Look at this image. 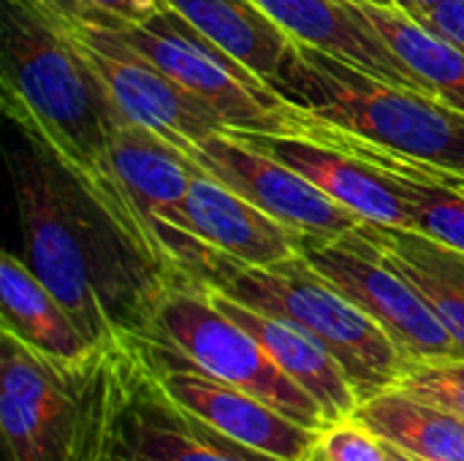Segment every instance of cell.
Wrapping results in <instances>:
<instances>
[{"label": "cell", "mask_w": 464, "mask_h": 461, "mask_svg": "<svg viewBox=\"0 0 464 461\" xmlns=\"http://www.w3.org/2000/svg\"><path fill=\"white\" fill-rule=\"evenodd\" d=\"M24 264L79 331L103 348L147 337L179 283L54 155L19 133L8 155Z\"/></svg>", "instance_id": "1"}, {"label": "cell", "mask_w": 464, "mask_h": 461, "mask_svg": "<svg viewBox=\"0 0 464 461\" xmlns=\"http://www.w3.org/2000/svg\"><path fill=\"white\" fill-rule=\"evenodd\" d=\"M3 109L22 136L79 177L144 245L120 196L111 147L125 122L106 87L54 19L30 0H3ZM147 247V245H144Z\"/></svg>", "instance_id": "2"}, {"label": "cell", "mask_w": 464, "mask_h": 461, "mask_svg": "<svg viewBox=\"0 0 464 461\" xmlns=\"http://www.w3.org/2000/svg\"><path fill=\"white\" fill-rule=\"evenodd\" d=\"M272 90L296 109L383 149L464 177V114L310 43H294Z\"/></svg>", "instance_id": "3"}, {"label": "cell", "mask_w": 464, "mask_h": 461, "mask_svg": "<svg viewBox=\"0 0 464 461\" xmlns=\"http://www.w3.org/2000/svg\"><path fill=\"white\" fill-rule=\"evenodd\" d=\"M196 288L283 318L315 337L343 364L359 402L392 389L408 361L394 340L318 274L304 255L275 266H247L212 247Z\"/></svg>", "instance_id": "4"}, {"label": "cell", "mask_w": 464, "mask_h": 461, "mask_svg": "<svg viewBox=\"0 0 464 461\" xmlns=\"http://www.w3.org/2000/svg\"><path fill=\"white\" fill-rule=\"evenodd\" d=\"M120 33L136 52L193 92L231 130L299 136L307 111L288 103L247 65L196 30L174 8Z\"/></svg>", "instance_id": "5"}, {"label": "cell", "mask_w": 464, "mask_h": 461, "mask_svg": "<svg viewBox=\"0 0 464 461\" xmlns=\"http://www.w3.org/2000/svg\"><path fill=\"white\" fill-rule=\"evenodd\" d=\"M147 337L166 342L201 372L264 399L307 429L324 432L329 427L318 402L299 389L272 361L264 345L245 326L228 318L204 288H171Z\"/></svg>", "instance_id": "6"}, {"label": "cell", "mask_w": 464, "mask_h": 461, "mask_svg": "<svg viewBox=\"0 0 464 461\" xmlns=\"http://www.w3.org/2000/svg\"><path fill=\"white\" fill-rule=\"evenodd\" d=\"M101 461H283L185 410L152 372L139 337L114 342V408Z\"/></svg>", "instance_id": "7"}, {"label": "cell", "mask_w": 464, "mask_h": 461, "mask_svg": "<svg viewBox=\"0 0 464 461\" xmlns=\"http://www.w3.org/2000/svg\"><path fill=\"white\" fill-rule=\"evenodd\" d=\"M60 30L95 71L125 122L152 130L182 155L198 141L226 130L218 114L136 52L120 33L82 24H60Z\"/></svg>", "instance_id": "8"}, {"label": "cell", "mask_w": 464, "mask_h": 461, "mask_svg": "<svg viewBox=\"0 0 464 461\" xmlns=\"http://www.w3.org/2000/svg\"><path fill=\"white\" fill-rule=\"evenodd\" d=\"M302 255L343 296L367 312L394 340L405 359L459 356V348L424 296L381 258L356 228L334 239L304 236Z\"/></svg>", "instance_id": "9"}, {"label": "cell", "mask_w": 464, "mask_h": 461, "mask_svg": "<svg viewBox=\"0 0 464 461\" xmlns=\"http://www.w3.org/2000/svg\"><path fill=\"white\" fill-rule=\"evenodd\" d=\"M139 342L160 386L218 432L283 461H307L313 456L324 432L307 429L264 399L201 372L155 337H139Z\"/></svg>", "instance_id": "10"}, {"label": "cell", "mask_w": 464, "mask_h": 461, "mask_svg": "<svg viewBox=\"0 0 464 461\" xmlns=\"http://www.w3.org/2000/svg\"><path fill=\"white\" fill-rule=\"evenodd\" d=\"M185 158H190L204 174L253 201L275 220L307 236L334 239L362 226V217H356L351 209L329 198L277 158L245 144L228 128L190 147Z\"/></svg>", "instance_id": "11"}, {"label": "cell", "mask_w": 464, "mask_h": 461, "mask_svg": "<svg viewBox=\"0 0 464 461\" xmlns=\"http://www.w3.org/2000/svg\"><path fill=\"white\" fill-rule=\"evenodd\" d=\"M231 130V128H228ZM245 144L277 158L329 198L351 209L362 223L411 228L408 206L389 177L364 158L307 136H277L258 130H231Z\"/></svg>", "instance_id": "12"}, {"label": "cell", "mask_w": 464, "mask_h": 461, "mask_svg": "<svg viewBox=\"0 0 464 461\" xmlns=\"http://www.w3.org/2000/svg\"><path fill=\"white\" fill-rule=\"evenodd\" d=\"M185 223L198 242L247 266L291 261L302 255L307 236L275 220L228 185L204 174L198 166L185 196Z\"/></svg>", "instance_id": "13"}, {"label": "cell", "mask_w": 464, "mask_h": 461, "mask_svg": "<svg viewBox=\"0 0 464 461\" xmlns=\"http://www.w3.org/2000/svg\"><path fill=\"white\" fill-rule=\"evenodd\" d=\"M299 136L343 147L364 158L367 163L378 166L389 177V182L400 190L411 215V231H419L446 247L464 253V187L449 171H440L416 158L383 149L351 130L334 128L313 117L310 111L304 117Z\"/></svg>", "instance_id": "14"}, {"label": "cell", "mask_w": 464, "mask_h": 461, "mask_svg": "<svg viewBox=\"0 0 464 461\" xmlns=\"http://www.w3.org/2000/svg\"><path fill=\"white\" fill-rule=\"evenodd\" d=\"M294 41L324 49L392 84L430 92L427 84L389 49L359 3L351 0H253ZM432 95V92H430Z\"/></svg>", "instance_id": "15"}, {"label": "cell", "mask_w": 464, "mask_h": 461, "mask_svg": "<svg viewBox=\"0 0 464 461\" xmlns=\"http://www.w3.org/2000/svg\"><path fill=\"white\" fill-rule=\"evenodd\" d=\"M212 302L228 315L234 318L239 326H245L261 345L264 351L272 356V361L299 386L304 389L318 408L324 410V416L332 424L348 421L353 416V410L359 408V394L348 378V372L343 370V364L307 331H302L299 326L250 310L239 302H231L220 293H212Z\"/></svg>", "instance_id": "16"}, {"label": "cell", "mask_w": 464, "mask_h": 461, "mask_svg": "<svg viewBox=\"0 0 464 461\" xmlns=\"http://www.w3.org/2000/svg\"><path fill=\"white\" fill-rule=\"evenodd\" d=\"M356 234L386 258L430 304L464 356V253L419 231L362 223Z\"/></svg>", "instance_id": "17"}, {"label": "cell", "mask_w": 464, "mask_h": 461, "mask_svg": "<svg viewBox=\"0 0 464 461\" xmlns=\"http://www.w3.org/2000/svg\"><path fill=\"white\" fill-rule=\"evenodd\" d=\"M0 323L30 351L63 367L84 364L98 351L24 258L8 250L0 255Z\"/></svg>", "instance_id": "18"}, {"label": "cell", "mask_w": 464, "mask_h": 461, "mask_svg": "<svg viewBox=\"0 0 464 461\" xmlns=\"http://www.w3.org/2000/svg\"><path fill=\"white\" fill-rule=\"evenodd\" d=\"M269 87L296 43L253 0H163Z\"/></svg>", "instance_id": "19"}, {"label": "cell", "mask_w": 464, "mask_h": 461, "mask_svg": "<svg viewBox=\"0 0 464 461\" xmlns=\"http://www.w3.org/2000/svg\"><path fill=\"white\" fill-rule=\"evenodd\" d=\"M383 443L419 461H464V421L400 389L362 399L351 416Z\"/></svg>", "instance_id": "20"}, {"label": "cell", "mask_w": 464, "mask_h": 461, "mask_svg": "<svg viewBox=\"0 0 464 461\" xmlns=\"http://www.w3.org/2000/svg\"><path fill=\"white\" fill-rule=\"evenodd\" d=\"M389 49L427 84V90L464 114V46L432 30L400 5L359 3Z\"/></svg>", "instance_id": "21"}, {"label": "cell", "mask_w": 464, "mask_h": 461, "mask_svg": "<svg viewBox=\"0 0 464 461\" xmlns=\"http://www.w3.org/2000/svg\"><path fill=\"white\" fill-rule=\"evenodd\" d=\"M392 389H400L464 421V356L408 359Z\"/></svg>", "instance_id": "22"}, {"label": "cell", "mask_w": 464, "mask_h": 461, "mask_svg": "<svg viewBox=\"0 0 464 461\" xmlns=\"http://www.w3.org/2000/svg\"><path fill=\"white\" fill-rule=\"evenodd\" d=\"M38 11L60 24L98 30H128L160 14L163 0H30Z\"/></svg>", "instance_id": "23"}, {"label": "cell", "mask_w": 464, "mask_h": 461, "mask_svg": "<svg viewBox=\"0 0 464 461\" xmlns=\"http://www.w3.org/2000/svg\"><path fill=\"white\" fill-rule=\"evenodd\" d=\"M313 454L321 461H386V446L367 427L348 418L326 427Z\"/></svg>", "instance_id": "24"}, {"label": "cell", "mask_w": 464, "mask_h": 461, "mask_svg": "<svg viewBox=\"0 0 464 461\" xmlns=\"http://www.w3.org/2000/svg\"><path fill=\"white\" fill-rule=\"evenodd\" d=\"M419 19L427 22L440 35L464 46V0H443L440 5H435L430 14H424Z\"/></svg>", "instance_id": "25"}, {"label": "cell", "mask_w": 464, "mask_h": 461, "mask_svg": "<svg viewBox=\"0 0 464 461\" xmlns=\"http://www.w3.org/2000/svg\"><path fill=\"white\" fill-rule=\"evenodd\" d=\"M443 0H397V5L400 8H405L408 14H413V16H424V14H430L435 5H440Z\"/></svg>", "instance_id": "26"}, {"label": "cell", "mask_w": 464, "mask_h": 461, "mask_svg": "<svg viewBox=\"0 0 464 461\" xmlns=\"http://www.w3.org/2000/svg\"><path fill=\"white\" fill-rule=\"evenodd\" d=\"M383 446H386V461H419V459H413V456H408L405 451H400V448L389 446V443H383Z\"/></svg>", "instance_id": "27"}, {"label": "cell", "mask_w": 464, "mask_h": 461, "mask_svg": "<svg viewBox=\"0 0 464 461\" xmlns=\"http://www.w3.org/2000/svg\"><path fill=\"white\" fill-rule=\"evenodd\" d=\"M367 3H375V5H397V0H367Z\"/></svg>", "instance_id": "28"}, {"label": "cell", "mask_w": 464, "mask_h": 461, "mask_svg": "<svg viewBox=\"0 0 464 461\" xmlns=\"http://www.w3.org/2000/svg\"><path fill=\"white\" fill-rule=\"evenodd\" d=\"M451 177H454V179H457V182L464 187V177H459V174H451Z\"/></svg>", "instance_id": "29"}, {"label": "cell", "mask_w": 464, "mask_h": 461, "mask_svg": "<svg viewBox=\"0 0 464 461\" xmlns=\"http://www.w3.org/2000/svg\"><path fill=\"white\" fill-rule=\"evenodd\" d=\"M307 461H321V459H318V456H315V454H313V456H310V459H307Z\"/></svg>", "instance_id": "30"}, {"label": "cell", "mask_w": 464, "mask_h": 461, "mask_svg": "<svg viewBox=\"0 0 464 461\" xmlns=\"http://www.w3.org/2000/svg\"><path fill=\"white\" fill-rule=\"evenodd\" d=\"M351 3H367V0H351Z\"/></svg>", "instance_id": "31"}]
</instances>
